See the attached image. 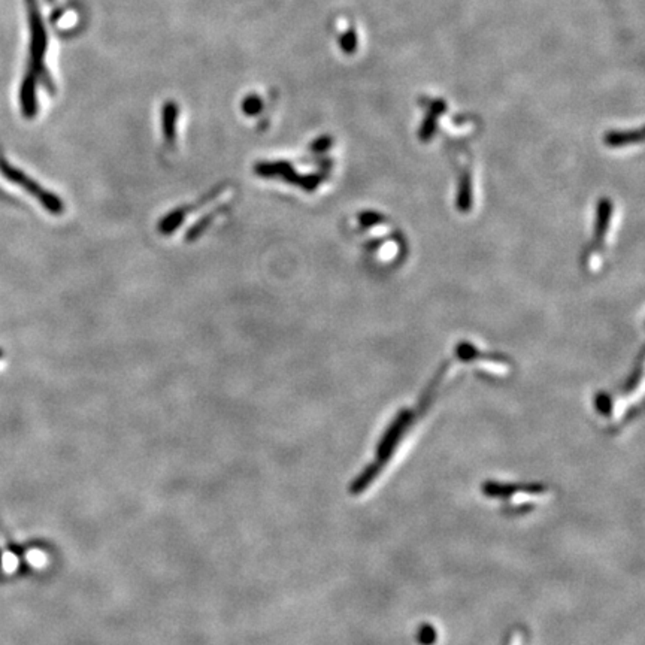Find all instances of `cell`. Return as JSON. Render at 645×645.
Wrapping results in <instances>:
<instances>
[{"label": "cell", "instance_id": "obj_1", "mask_svg": "<svg viewBox=\"0 0 645 645\" xmlns=\"http://www.w3.org/2000/svg\"><path fill=\"white\" fill-rule=\"evenodd\" d=\"M0 172H2V175H4L6 179L12 181V183H15V184L21 186V187L26 189L30 194H33L35 197H38V199L41 201V204H42L48 211H51V212H54V214H59V212L63 211V205H61V202L57 199L56 196L49 194V193H46L45 190H42L36 183H33V181H31L29 176H26L21 171H19V169H15V168L9 166V164L6 163V160H4L2 157H0Z\"/></svg>", "mask_w": 645, "mask_h": 645}, {"label": "cell", "instance_id": "obj_2", "mask_svg": "<svg viewBox=\"0 0 645 645\" xmlns=\"http://www.w3.org/2000/svg\"><path fill=\"white\" fill-rule=\"evenodd\" d=\"M2 566H4L5 571L12 572L16 568V559L12 554H5L4 561H2Z\"/></svg>", "mask_w": 645, "mask_h": 645}, {"label": "cell", "instance_id": "obj_3", "mask_svg": "<svg viewBox=\"0 0 645 645\" xmlns=\"http://www.w3.org/2000/svg\"><path fill=\"white\" fill-rule=\"evenodd\" d=\"M0 357H2V351H0Z\"/></svg>", "mask_w": 645, "mask_h": 645}]
</instances>
